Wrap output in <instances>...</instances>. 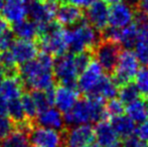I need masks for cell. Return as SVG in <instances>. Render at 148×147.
<instances>
[{"instance_id": "d590c367", "label": "cell", "mask_w": 148, "mask_h": 147, "mask_svg": "<svg viewBox=\"0 0 148 147\" xmlns=\"http://www.w3.org/2000/svg\"><path fill=\"white\" fill-rule=\"evenodd\" d=\"M121 147H145V144L140 141L136 135H132L123 139V142H121Z\"/></svg>"}, {"instance_id": "277c9868", "label": "cell", "mask_w": 148, "mask_h": 147, "mask_svg": "<svg viewBox=\"0 0 148 147\" xmlns=\"http://www.w3.org/2000/svg\"><path fill=\"white\" fill-rule=\"evenodd\" d=\"M66 37L69 49L73 53L85 51H94L100 40V34L89 23L83 19L71 29H66Z\"/></svg>"}, {"instance_id": "ee69618b", "label": "cell", "mask_w": 148, "mask_h": 147, "mask_svg": "<svg viewBox=\"0 0 148 147\" xmlns=\"http://www.w3.org/2000/svg\"><path fill=\"white\" fill-rule=\"evenodd\" d=\"M127 2H128V4H130L131 6H136L137 4H138L139 0H126Z\"/></svg>"}, {"instance_id": "9a60e30c", "label": "cell", "mask_w": 148, "mask_h": 147, "mask_svg": "<svg viewBox=\"0 0 148 147\" xmlns=\"http://www.w3.org/2000/svg\"><path fill=\"white\" fill-rule=\"evenodd\" d=\"M79 95L80 92L77 87L60 85L53 90V105L62 113H66L77 103Z\"/></svg>"}, {"instance_id": "d6a6232c", "label": "cell", "mask_w": 148, "mask_h": 147, "mask_svg": "<svg viewBox=\"0 0 148 147\" xmlns=\"http://www.w3.org/2000/svg\"><path fill=\"white\" fill-rule=\"evenodd\" d=\"M15 129V124L8 116L0 115V140L7 137Z\"/></svg>"}, {"instance_id": "44dd1931", "label": "cell", "mask_w": 148, "mask_h": 147, "mask_svg": "<svg viewBox=\"0 0 148 147\" xmlns=\"http://www.w3.org/2000/svg\"><path fill=\"white\" fill-rule=\"evenodd\" d=\"M118 85L115 83L113 78H110L109 76L104 74L93 91L87 97H95L104 101L110 100L112 98H115L118 93Z\"/></svg>"}, {"instance_id": "ffe728a7", "label": "cell", "mask_w": 148, "mask_h": 147, "mask_svg": "<svg viewBox=\"0 0 148 147\" xmlns=\"http://www.w3.org/2000/svg\"><path fill=\"white\" fill-rule=\"evenodd\" d=\"M34 121L39 126L51 128V129L59 130V131H62L64 129V125H66L62 113L53 106L38 112Z\"/></svg>"}, {"instance_id": "2e32d148", "label": "cell", "mask_w": 148, "mask_h": 147, "mask_svg": "<svg viewBox=\"0 0 148 147\" xmlns=\"http://www.w3.org/2000/svg\"><path fill=\"white\" fill-rule=\"evenodd\" d=\"M135 11L132 6L128 3L119 2L112 4L109 7V21L108 24L118 28H122L129 25L134 21Z\"/></svg>"}, {"instance_id": "7402d4cb", "label": "cell", "mask_w": 148, "mask_h": 147, "mask_svg": "<svg viewBox=\"0 0 148 147\" xmlns=\"http://www.w3.org/2000/svg\"><path fill=\"white\" fill-rule=\"evenodd\" d=\"M1 13L9 23H16L27 17V5L19 0L6 1L2 7Z\"/></svg>"}, {"instance_id": "cb8c5ba5", "label": "cell", "mask_w": 148, "mask_h": 147, "mask_svg": "<svg viewBox=\"0 0 148 147\" xmlns=\"http://www.w3.org/2000/svg\"><path fill=\"white\" fill-rule=\"evenodd\" d=\"M11 32L17 38L27 39V40H33L36 38L37 34H38L36 23H34L30 19H26V18L12 24Z\"/></svg>"}, {"instance_id": "7dc6e473", "label": "cell", "mask_w": 148, "mask_h": 147, "mask_svg": "<svg viewBox=\"0 0 148 147\" xmlns=\"http://www.w3.org/2000/svg\"><path fill=\"white\" fill-rule=\"evenodd\" d=\"M19 1L23 2V3H29V2L33 1V0H19Z\"/></svg>"}, {"instance_id": "7bdbcfd3", "label": "cell", "mask_w": 148, "mask_h": 147, "mask_svg": "<svg viewBox=\"0 0 148 147\" xmlns=\"http://www.w3.org/2000/svg\"><path fill=\"white\" fill-rule=\"evenodd\" d=\"M41 2H45V3H53V4H57L59 3L60 0H39Z\"/></svg>"}, {"instance_id": "ab89813d", "label": "cell", "mask_w": 148, "mask_h": 147, "mask_svg": "<svg viewBox=\"0 0 148 147\" xmlns=\"http://www.w3.org/2000/svg\"><path fill=\"white\" fill-rule=\"evenodd\" d=\"M7 103L8 102L0 97V115L7 116Z\"/></svg>"}, {"instance_id": "52a82bcc", "label": "cell", "mask_w": 148, "mask_h": 147, "mask_svg": "<svg viewBox=\"0 0 148 147\" xmlns=\"http://www.w3.org/2000/svg\"><path fill=\"white\" fill-rule=\"evenodd\" d=\"M53 75L60 85L77 87V80L80 72L75 63L74 53H64L55 59Z\"/></svg>"}, {"instance_id": "1f68e13d", "label": "cell", "mask_w": 148, "mask_h": 147, "mask_svg": "<svg viewBox=\"0 0 148 147\" xmlns=\"http://www.w3.org/2000/svg\"><path fill=\"white\" fill-rule=\"evenodd\" d=\"M125 112L124 104L121 102L119 99L112 98L108 100L107 104H105V115L106 118H112L117 117V116L123 115Z\"/></svg>"}, {"instance_id": "d6986e66", "label": "cell", "mask_w": 148, "mask_h": 147, "mask_svg": "<svg viewBox=\"0 0 148 147\" xmlns=\"http://www.w3.org/2000/svg\"><path fill=\"white\" fill-rule=\"evenodd\" d=\"M24 85L19 75H8L3 79L0 85V97L6 102L20 99L23 94Z\"/></svg>"}, {"instance_id": "b9f144b4", "label": "cell", "mask_w": 148, "mask_h": 147, "mask_svg": "<svg viewBox=\"0 0 148 147\" xmlns=\"http://www.w3.org/2000/svg\"><path fill=\"white\" fill-rule=\"evenodd\" d=\"M107 4H116L119 3V2H122L123 0H104Z\"/></svg>"}, {"instance_id": "e575fe53", "label": "cell", "mask_w": 148, "mask_h": 147, "mask_svg": "<svg viewBox=\"0 0 148 147\" xmlns=\"http://www.w3.org/2000/svg\"><path fill=\"white\" fill-rule=\"evenodd\" d=\"M13 37L14 36L11 32V30L0 36V51H7L9 49L12 41H13Z\"/></svg>"}, {"instance_id": "681fc988", "label": "cell", "mask_w": 148, "mask_h": 147, "mask_svg": "<svg viewBox=\"0 0 148 147\" xmlns=\"http://www.w3.org/2000/svg\"><path fill=\"white\" fill-rule=\"evenodd\" d=\"M66 147H68V146H66Z\"/></svg>"}, {"instance_id": "83f0119b", "label": "cell", "mask_w": 148, "mask_h": 147, "mask_svg": "<svg viewBox=\"0 0 148 147\" xmlns=\"http://www.w3.org/2000/svg\"><path fill=\"white\" fill-rule=\"evenodd\" d=\"M53 90H55V87L53 89H49V90H32L30 92L38 112L53 106Z\"/></svg>"}, {"instance_id": "3957f363", "label": "cell", "mask_w": 148, "mask_h": 147, "mask_svg": "<svg viewBox=\"0 0 148 147\" xmlns=\"http://www.w3.org/2000/svg\"><path fill=\"white\" fill-rule=\"evenodd\" d=\"M37 45L41 51L58 57L68 53L66 29L59 22L53 21L37 25Z\"/></svg>"}, {"instance_id": "9c48e42d", "label": "cell", "mask_w": 148, "mask_h": 147, "mask_svg": "<svg viewBox=\"0 0 148 147\" xmlns=\"http://www.w3.org/2000/svg\"><path fill=\"white\" fill-rule=\"evenodd\" d=\"M29 142L36 147H62V132L43 126H34L28 132Z\"/></svg>"}, {"instance_id": "c3c4849f", "label": "cell", "mask_w": 148, "mask_h": 147, "mask_svg": "<svg viewBox=\"0 0 148 147\" xmlns=\"http://www.w3.org/2000/svg\"><path fill=\"white\" fill-rule=\"evenodd\" d=\"M5 1H11V0H5Z\"/></svg>"}, {"instance_id": "ba28073f", "label": "cell", "mask_w": 148, "mask_h": 147, "mask_svg": "<svg viewBox=\"0 0 148 147\" xmlns=\"http://www.w3.org/2000/svg\"><path fill=\"white\" fill-rule=\"evenodd\" d=\"M62 141L68 147H86L95 141V131L91 124L70 126L62 130Z\"/></svg>"}, {"instance_id": "484cf974", "label": "cell", "mask_w": 148, "mask_h": 147, "mask_svg": "<svg viewBox=\"0 0 148 147\" xmlns=\"http://www.w3.org/2000/svg\"><path fill=\"white\" fill-rule=\"evenodd\" d=\"M28 130L15 127V129L4 139L1 140L0 147H29Z\"/></svg>"}, {"instance_id": "4316f807", "label": "cell", "mask_w": 148, "mask_h": 147, "mask_svg": "<svg viewBox=\"0 0 148 147\" xmlns=\"http://www.w3.org/2000/svg\"><path fill=\"white\" fill-rule=\"evenodd\" d=\"M137 36H138V30H137L136 24L133 21L132 23L125 27L119 28L117 42L125 49H131V47H134Z\"/></svg>"}, {"instance_id": "8fae6325", "label": "cell", "mask_w": 148, "mask_h": 147, "mask_svg": "<svg viewBox=\"0 0 148 147\" xmlns=\"http://www.w3.org/2000/svg\"><path fill=\"white\" fill-rule=\"evenodd\" d=\"M104 75V71L96 59H93L88 65L86 69H84L80 73L77 80V89L79 92H82L86 96L93 91L100 79Z\"/></svg>"}, {"instance_id": "603a6c76", "label": "cell", "mask_w": 148, "mask_h": 147, "mask_svg": "<svg viewBox=\"0 0 148 147\" xmlns=\"http://www.w3.org/2000/svg\"><path fill=\"white\" fill-rule=\"evenodd\" d=\"M126 106L125 112L134 123L140 124L148 120V101L146 99L139 98Z\"/></svg>"}, {"instance_id": "30bf717a", "label": "cell", "mask_w": 148, "mask_h": 147, "mask_svg": "<svg viewBox=\"0 0 148 147\" xmlns=\"http://www.w3.org/2000/svg\"><path fill=\"white\" fill-rule=\"evenodd\" d=\"M134 23L136 24L138 30L134 53L139 63L148 66V15L137 10L135 13Z\"/></svg>"}, {"instance_id": "bcb514c9", "label": "cell", "mask_w": 148, "mask_h": 147, "mask_svg": "<svg viewBox=\"0 0 148 147\" xmlns=\"http://www.w3.org/2000/svg\"><path fill=\"white\" fill-rule=\"evenodd\" d=\"M3 5H4V0H0V13H1V10H2Z\"/></svg>"}, {"instance_id": "8d00e7d4", "label": "cell", "mask_w": 148, "mask_h": 147, "mask_svg": "<svg viewBox=\"0 0 148 147\" xmlns=\"http://www.w3.org/2000/svg\"><path fill=\"white\" fill-rule=\"evenodd\" d=\"M66 3H71L74 5L78 6L81 8H87L89 5H91L93 2H95L96 0H62Z\"/></svg>"}, {"instance_id": "74e56055", "label": "cell", "mask_w": 148, "mask_h": 147, "mask_svg": "<svg viewBox=\"0 0 148 147\" xmlns=\"http://www.w3.org/2000/svg\"><path fill=\"white\" fill-rule=\"evenodd\" d=\"M9 24L10 23L3 17V16H0V36L11 30Z\"/></svg>"}, {"instance_id": "e0dca14e", "label": "cell", "mask_w": 148, "mask_h": 147, "mask_svg": "<svg viewBox=\"0 0 148 147\" xmlns=\"http://www.w3.org/2000/svg\"><path fill=\"white\" fill-rule=\"evenodd\" d=\"M94 131L95 140H97V143L101 147H121V140L110 120L103 119L97 122Z\"/></svg>"}, {"instance_id": "5b68a950", "label": "cell", "mask_w": 148, "mask_h": 147, "mask_svg": "<svg viewBox=\"0 0 148 147\" xmlns=\"http://www.w3.org/2000/svg\"><path fill=\"white\" fill-rule=\"evenodd\" d=\"M140 69V63L136 55L130 49L121 51L117 65L113 71V80L119 86L130 83L134 80L137 72Z\"/></svg>"}, {"instance_id": "ac0fdd59", "label": "cell", "mask_w": 148, "mask_h": 147, "mask_svg": "<svg viewBox=\"0 0 148 147\" xmlns=\"http://www.w3.org/2000/svg\"><path fill=\"white\" fill-rule=\"evenodd\" d=\"M57 22L62 26H74L84 19V11L81 7L71 3H62L57 6Z\"/></svg>"}, {"instance_id": "f35d334b", "label": "cell", "mask_w": 148, "mask_h": 147, "mask_svg": "<svg viewBox=\"0 0 148 147\" xmlns=\"http://www.w3.org/2000/svg\"><path fill=\"white\" fill-rule=\"evenodd\" d=\"M135 7H137L138 11H141L148 15V0H139L138 4Z\"/></svg>"}, {"instance_id": "836d02e7", "label": "cell", "mask_w": 148, "mask_h": 147, "mask_svg": "<svg viewBox=\"0 0 148 147\" xmlns=\"http://www.w3.org/2000/svg\"><path fill=\"white\" fill-rule=\"evenodd\" d=\"M135 135L144 144H148V120L139 124L138 127L135 129Z\"/></svg>"}, {"instance_id": "60d3db41", "label": "cell", "mask_w": 148, "mask_h": 147, "mask_svg": "<svg viewBox=\"0 0 148 147\" xmlns=\"http://www.w3.org/2000/svg\"><path fill=\"white\" fill-rule=\"evenodd\" d=\"M5 72L3 71V69H2L1 67H0V85H1V83H2V81H3V79L5 78Z\"/></svg>"}, {"instance_id": "f546056e", "label": "cell", "mask_w": 148, "mask_h": 147, "mask_svg": "<svg viewBox=\"0 0 148 147\" xmlns=\"http://www.w3.org/2000/svg\"><path fill=\"white\" fill-rule=\"evenodd\" d=\"M20 102H21L22 108H23L25 117L27 118L29 121H34L35 117H36L37 113V108L35 106V103L33 101V98L31 96L30 92L29 93H23L22 96L20 97Z\"/></svg>"}, {"instance_id": "d4e9b609", "label": "cell", "mask_w": 148, "mask_h": 147, "mask_svg": "<svg viewBox=\"0 0 148 147\" xmlns=\"http://www.w3.org/2000/svg\"><path fill=\"white\" fill-rule=\"evenodd\" d=\"M110 122L120 139L123 140L135 134L136 125L127 115H120L114 117L110 119Z\"/></svg>"}, {"instance_id": "f6af8a7d", "label": "cell", "mask_w": 148, "mask_h": 147, "mask_svg": "<svg viewBox=\"0 0 148 147\" xmlns=\"http://www.w3.org/2000/svg\"><path fill=\"white\" fill-rule=\"evenodd\" d=\"M86 147H101V146H100L98 143H94V142H93V143L89 144V145H87Z\"/></svg>"}, {"instance_id": "4fadbf2b", "label": "cell", "mask_w": 148, "mask_h": 147, "mask_svg": "<svg viewBox=\"0 0 148 147\" xmlns=\"http://www.w3.org/2000/svg\"><path fill=\"white\" fill-rule=\"evenodd\" d=\"M57 4L45 3L39 0H33L27 5V15L36 25L49 23L56 17Z\"/></svg>"}, {"instance_id": "8992f818", "label": "cell", "mask_w": 148, "mask_h": 147, "mask_svg": "<svg viewBox=\"0 0 148 147\" xmlns=\"http://www.w3.org/2000/svg\"><path fill=\"white\" fill-rule=\"evenodd\" d=\"M121 51L122 46L118 42L100 38L99 42L93 51V55L96 57V61L104 72L112 74L117 65Z\"/></svg>"}, {"instance_id": "6da1fadb", "label": "cell", "mask_w": 148, "mask_h": 147, "mask_svg": "<svg viewBox=\"0 0 148 147\" xmlns=\"http://www.w3.org/2000/svg\"><path fill=\"white\" fill-rule=\"evenodd\" d=\"M55 59L53 55L41 51L33 59L20 66L18 75L24 87L37 91H45L55 87L53 75Z\"/></svg>"}, {"instance_id": "7a4b0ae2", "label": "cell", "mask_w": 148, "mask_h": 147, "mask_svg": "<svg viewBox=\"0 0 148 147\" xmlns=\"http://www.w3.org/2000/svg\"><path fill=\"white\" fill-rule=\"evenodd\" d=\"M105 101L95 97L78 100L71 110L64 113V124L68 126L97 123L106 119Z\"/></svg>"}, {"instance_id": "4dcf8cb0", "label": "cell", "mask_w": 148, "mask_h": 147, "mask_svg": "<svg viewBox=\"0 0 148 147\" xmlns=\"http://www.w3.org/2000/svg\"><path fill=\"white\" fill-rule=\"evenodd\" d=\"M137 89L142 96V98L148 100V68L144 67L139 69L134 78Z\"/></svg>"}, {"instance_id": "7c38bea8", "label": "cell", "mask_w": 148, "mask_h": 147, "mask_svg": "<svg viewBox=\"0 0 148 147\" xmlns=\"http://www.w3.org/2000/svg\"><path fill=\"white\" fill-rule=\"evenodd\" d=\"M16 65H23L33 59L38 55V45L33 40L27 39H13L8 49Z\"/></svg>"}, {"instance_id": "5bb4252c", "label": "cell", "mask_w": 148, "mask_h": 147, "mask_svg": "<svg viewBox=\"0 0 148 147\" xmlns=\"http://www.w3.org/2000/svg\"><path fill=\"white\" fill-rule=\"evenodd\" d=\"M86 20L95 28L101 32L109 21V6L104 0H96L87 7Z\"/></svg>"}, {"instance_id": "f1b7e54d", "label": "cell", "mask_w": 148, "mask_h": 147, "mask_svg": "<svg viewBox=\"0 0 148 147\" xmlns=\"http://www.w3.org/2000/svg\"><path fill=\"white\" fill-rule=\"evenodd\" d=\"M117 95L119 96V100L124 105L130 104V103L138 100L141 97L136 85L133 82L127 83V84L119 86Z\"/></svg>"}]
</instances>
